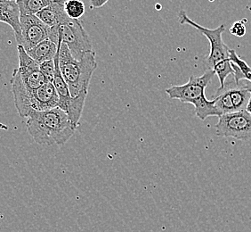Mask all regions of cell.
Returning a JSON list of instances; mask_svg holds the SVG:
<instances>
[{"instance_id":"17","label":"cell","mask_w":251,"mask_h":232,"mask_svg":"<svg viewBox=\"0 0 251 232\" xmlns=\"http://www.w3.org/2000/svg\"><path fill=\"white\" fill-rule=\"evenodd\" d=\"M245 22L246 20H243V21H238L235 22L233 25H232L230 31L232 35L236 36V37H243L245 34H246V26H245Z\"/></svg>"},{"instance_id":"9","label":"cell","mask_w":251,"mask_h":232,"mask_svg":"<svg viewBox=\"0 0 251 232\" xmlns=\"http://www.w3.org/2000/svg\"><path fill=\"white\" fill-rule=\"evenodd\" d=\"M17 53L19 58V67L15 69L20 80L25 87L31 90L38 89L47 83L39 69V63L29 57L25 48L18 45Z\"/></svg>"},{"instance_id":"18","label":"cell","mask_w":251,"mask_h":232,"mask_svg":"<svg viewBox=\"0 0 251 232\" xmlns=\"http://www.w3.org/2000/svg\"><path fill=\"white\" fill-rule=\"evenodd\" d=\"M109 0H89V3L92 8H100L106 4Z\"/></svg>"},{"instance_id":"15","label":"cell","mask_w":251,"mask_h":232,"mask_svg":"<svg viewBox=\"0 0 251 232\" xmlns=\"http://www.w3.org/2000/svg\"><path fill=\"white\" fill-rule=\"evenodd\" d=\"M212 70L215 72V74L218 75V79H219V83H220V87H224L227 77L230 74L233 75V73H234L229 58L226 59V60H224V61L220 62V63H217L216 65H214Z\"/></svg>"},{"instance_id":"10","label":"cell","mask_w":251,"mask_h":232,"mask_svg":"<svg viewBox=\"0 0 251 232\" xmlns=\"http://www.w3.org/2000/svg\"><path fill=\"white\" fill-rule=\"evenodd\" d=\"M64 2L65 0H53L36 15L49 27H60L65 25L72 19L64 10Z\"/></svg>"},{"instance_id":"16","label":"cell","mask_w":251,"mask_h":232,"mask_svg":"<svg viewBox=\"0 0 251 232\" xmlns=\"http://www.w3.org/2000/svg\"><path fill=\"white\" fill-rule=\"evenodd\" d=\"M54 68V60H49L39 63L40 72L43 74L47 83H53Z\"/></svg>"},{"instance_id":"7","label":"cell","mask_w":251,"mask_h":232,"mask_svg":"<svg viewBox=\"0 0 251 232\" xmlns=\"http://www.w3.org/2000/svg\"><path fill=\"white\" fill-rule=\"evenodd\" d=\"M62 42L65 44L73 58L81 60L86 54L93 51L92 42L79 20L72 19L62 25L59 30Z\"/></svg>"},{"instance_id":"14","label":"cell","mask_w":251,"mask_h":232,"mask_svg":"<svg viewBox=\"0 0 251 232\" xmlns=\"http://www.w3.org/2000/svg\"><path fill=\"white\" fill-rule=\"evenodd\" d=\"M64 10L71 19L79 20L86 12V5L83 0H65Z\"/></svg>"},{"instance_id":"12","label":"cell","mask_w":251,"mask_h":232,"mask_svg":"<svg viewBox=\"0 0 251 232\" xmlns=\"http://www.w3.org/2000/svg\"><path fill=\"white\" fill-rule=\"evenodd\" d=\"M58 51V44L50 39H45L35 46L33 49L26 51L30 58L37 63H41L49 60H53Z\"/></svg>"},{"instance_id":"4","label":"cell","mask_w":251,"mask_h":232,"mask_svg":"<svg viewBox=\"0 0 251 232\" xmlns=\"http://www.w3.org/2000/svg\"><path fill=\"white\" fill-rule=\"evenodd\" d=\"M59 67L72 97H77L81 92H88L93 73L97 68L96 53L91 51L77 61L73 58L67 46L62 42L59 53Z\"/></svg>"},{"instance_id":"5","label":"cell","mask_w":251,"mask_h":232,"mask_svg":"<svg viewBox=\"0 0 251 232\" xmlns=\"http://www.w3.org/2000/svg\"><path fill=\"white\" fill-rule=\"evenodd\" d=\"M180 25H187L200 30L208 39L210 43V52L207 58L208 69L212 70L213 66L229 58V49L223 41V33L226 30V26L221 25L216 29H208L198 25L194 21L189 18L185 11H180L178 15Z\"/></svg>"},{"instance_id":"2","label":"cell","mask_w":251,"mask_h":232,"mask_svg":"<svg viewBox=\"0 0 251 232\" xmlns=\"http://www.w3.org/2000/svg\"><path fill=\"white\" fill-rule=\"evenodd\" d=\"M214 75L215 72L208 69L201 76L191 75L188 83L166 88L165 91L172 99H178L184 104H192L195 107L196 116L202 121L210 116L220 117L222 115L215 106V100H208L205 96L206 87Z\"/></svg>"},{"instance_id":"13","label":"cell","mask_w":251,"mask_h":232,"mask_svg":"<svg viewBox=\"0 0 251 232\" xmlns=\"http://www.w3.org/2000/svg\"><path fill=\"white\" fill-rule=\"evenodd\" d=\"M53 0H18L16 4L19 7L21 15H36L41 10L50 5Z\"/></svg>"},{"instance_id":"1","label":"cell","mask_w":251,"mask_h":232,"mask_svg":"<svg viewBox=\"0 0 251 232\" xmlns=\"http://www.w3.org/2000/svg\"><path fill=\"white\" fill-rule=\"evenodd\" d=\"M27 118L28 132L39 145H64L76 131L67 114L59 107L33 112Z\"/></svg>"},{"instance_id":"19","label":"cell","mask_w":251,"mask_h":232,"mask_svg":"<svg viewBox=\"0 0 251 232\" xmlns=\"http://www.w3.org/2000/svg\"><path fill=\"white\" fill-rule=\"evenodd\" d=\"M10 1H15V2H16V1H18V0H10Z\"/></svg>"},{"instance_id":"8","label":"cell","mask_w":251,"mask_h":232,"mask_svg":"<svg viewBox=\"0 0 251 232\" xmlns=\"http://www.w3.org/2000/svg\"><path fill=\"white\" fill-rule=\"evenodd\" d=\"M22 31V46L26 51L45 39H50L51 27L45 25L37 15H25L20 16Z\"/></svg>"},{"instance_id":"6","label":"cell","mask_w":251,"mask_h":232,"mask_svg":"<svg viewBox=\"0 0 251 232\" xmlns=\"http://www.w3.org/2000/svg\"><path fill=\"white\" fill-rule=\"evenodd\" d=\"M218 118L215 126L217 135L238 141H251V115L246 110L226 114Z\"/></svg>"},{"instance_id":"11","label":"cell","mask_w":251,"mask_h":232,"mask_svg":"<svg viewBox=\"0 0 251 232\" xmlns=\"http://www.w3.org/2000/svg\"><path fill=\"white\" fill-rule=\"evenodd\" d=\"M19 7L15 1L0 0V22L11 26L18 45L22 44Z\"/></svg>"},{"instance_id":"3","label":"cell","mask_w":251,"mask_h":232,"mask_svg":"<svg viewBox=\"0 0 251 232\" xmlns=\"http://www.w3.org/2000/svg\"><path fill=\"white\" fill-rule=\"evenodd\" d=\"M11 87L15 105L19 116L27 118L33 112H42L58 107L59 97L52 83H46L38 89L31 90L25 87L14 70Z\"/></svg>"}]
</instances>
